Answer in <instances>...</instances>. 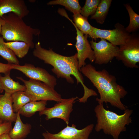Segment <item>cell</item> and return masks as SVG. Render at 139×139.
Masks as SVG:
<instances>
[{
  "label": "cell",
  "instance_id": "cell-18",
  "mask_svg": "<svg viewBox=\"0 0 139 139\" xmlns=\"http://www.w3.org/2000/svg\"><path fill=\"white\" fill-rule=\"evenodd\" d=\"M112 2V0H101L95 13L91 16L90 19L95 20L99 24H103L108 14Z\"/></svg>",
  "mask_w": 139,
  "mask_h": 139
},
{
  "label": "cell",
  "instance_id": "cell-29",
  "mask_svg": "<svg viewBox=\"0 0 139 139\" xmlns=\"http://www.w3.org/2000/svg\"><path fill=\"white\" fill-rule=\"evenodd\" d=\"M4 20L2 18L0 17V38L1 37V29L2 25L3 23Z\"/></svg>",
  "mask_w": 139,
  "mask_h": 139
},
{
  "label": "cell",
  "instance_id": "cell-28",
  "mask_svg": "<svg viewBox=\"0 0 139 139\" xmlns=\"http://www.w3.org/2000/svg\"><path fill=\"white\" fill-rule=\"evenodd\" d=\"M0 139H12L8 133H4L0 136Z\"/></svg>",
  "mask_w": 139,
  "mask_h": 139
},
{
  "label": "cell",
  "instance_id": "cell-10",
  "mask_svg": "<svg viewBox=\"0 0 139 139\" xmlns=\"http://www.w3.org/2000/svg\"><path fill=\"white\" fill-rule=\"evenodd\" d=\"M63 16L71 21L76 31L75 47L77 51L78 68L80 71L82 67L86 65L85 61L87 58L91 62L94 61V52L88 40V35L84 34L79 29L72 20L69 18L67 13L64 14Z\"/></svg>",
  "mask_w": 139,
  "mask_h": 139
},
{
  "label": "cell",
  "instance_id": "cell-30",
  "mask_svg": "<svg viewBox=\"0 0 139 139\" xmlns=\"http://www.w3.org/2000/svg\"><path fill=\"white\" fill-rule=\"evenodd\" d=\"M3 90L2 87L0 83V93L2 92Z\"/></svg>",
  "mask_w": 139,
  "mask_h": 139
},
{
  "label": "cell",
  "instance_id": "cell-20",
  "mask_svg": "<svg viewBox=\"0 0 139 139\" xmlns=\"http://www.w3.org/2000/svg\"><path fill=\"white\" fill-rule=\"evenodd\" d=\"M5 45L12 50L16 56L22 58L28 54L30 48L29 45L24 42L12 41L4 42Z\"/></svg>",
  "mask_w": 139,
  "mask_h": 139
},
{
  "label": "cell",
  "instance_id": "cell-15",
  "mask_svg": "<svg viewBox=\"0 0 139 139\" xmlns=\"http://www.w3.org/2000/svg\"><path fill=\"white\" fill-rule=\"evenodd\" d=\"M31 128L30 124L23 122L18 112L14 126L8 134L12 139H24L30 133Z\"/></svg>",
  "mask_w": 139,
  "mask_h": 139
},
{
  "label": "cell",
  "instance_id": "cell-7",
  "mask_svg": "<svg viewBox=\"0 0 139 139\" xmlns=\"http://www.w3.org/2000/svg\"><path fill=\"white\" fill-rule=\"evenodd\" d=\"M115 27L114 29L108 30L93 27L89 36L95 40L98 38L103 39L114 45L120 46L127 42L131 34L126 31L124 26L120 23H116Z\"/></svg>",
  "mask_w": 139,
  "mask_h": 139
},
{
  "label": "cell",
  "instance_id": "cell-17",
  "mask_svg": "<svg viewBox=\"0 0 139 139\" xmlns=\"http://www.w3.org/2000/svg\"><path fill=\"white\" fill-rule=\"evenodd\" d=\"M47 101H32L23 106L18 112L20 115L25 117H30L37 111L44 110L46 107Z\"/></svg>",
  "mask_w": 139,
  "mask_h": 139
},
{
  "label": "cell",
  "instance_id": "cell-14",
  "mask_svg": "<svg viewBox=\"0 0 139 139\" xmlns=\"http://www.w3.org/2000/svg\"><path fill=\"white\" fill-rule=\"evenodd\" d=\"M16 113L14 112L11 94L5 93L0 95V119L4 121L15 122Z\"/></svg>",
  "mask_w": 139,
  "mask_h": 139
},
{
  "label": "cell",
  "instance_id": "cell-26",
  "mask_svg": "<svg viewBox=\"0 0 139 139\" xmlns=\"http://www.w3.org/2000/svg\"><path fill=\"white\" fill-rule=\"evenodd\" d=\"M12 128V123L4 121L0 125V136L4 133H9Z\"/></svg>",
  "mask_w": 139,
  "mask_h": 139
},
{
  "label": "cell",
  "instance_id": "cell-25",
  "mask_svg": "<svg viewBox=\"0 0 139 139\" xmlns=\"http://www.w3.org/2000/svg\"><path fill=\"white\" fill-rule=\"evenodd\" d=\"M100 0H86L84 6L81 8L80 14L88 18L90 15H93L101 2Z\"/></svg>",
  "mask_w": 139,
  "mask_h": 139
},
{
  "label": "cell",
  "instance_id": "cell-3",
  "mask_svg": "<svg viewBox=\"0 0 139 139\" xmlns=\"http://www.w3.org/2000/svg\"><path fill=\"white\" fill-rule=\"evenodd\" d=\"M123 114L119 115L106 109L103 103H99L95 108L94 111L97 118L95 129L97 132L102 130L106 134L118 139L120 133L126 130V126L132 122L131 115L133 110L127 108Z\"/></svg>",
  "mask_w": 139,
  "mask_h": 139
},
{
  "label": "cell",
  "instance_id": "cell-23",
  "mask_svg": "<svg viewBox=\"0 0 139 139\" xmlns=\"http://www.w3.org/2000/svg\"><path fill=\"white\" fill-rule=\"evenodd\" d=\"M129 14V23L128 26L125 28L126 31L129 33L135 32L139 28V15L133 10L128 4L124 5Z\"/></svg>",
  "mask_w": 139,
  "mask_h": 139
},
{
  "label": "cell",
  "instance_id": "cell-2",
  "mask_svg": "<svg viewBox=\"0 0 139 139\" xmlns=\"http://www.w3.org/2000/svg\"><path fill=\"white\" fill-rule=\"evenodd\" d=\"M80 71L97 89L100 95L99 98H96L98 103H109L111 106L124 111L127 108L121 101L127 92L123 86L117 83L115 76L105 69L97 70L91 64L83 66Z\"/></svg>",
  "mask_w": 139,
  "mask_h": 139
},
{
  "label": "cell",
  "instance_id": "cell-8",
  "mask_svg": "<svg viewBox=\"0 0 139 139\" xmlns=\"http://www.w3.org/2000/svg\"><path fill=\"white\" fill-rule=\"evenodd\" d=\"M90 43L93 50L95 64L98 65L106 64L116 57L118 54L119 48L101 38L97 42L93 39Z\"/></svg>",
  "mask_w": 139,
  "mask_h": 139
},
{
  "label": "cell",
  "instance_id": "cell-31",
  "mask_svg": "<svg viewBox=\"0 0 139 139\" xmlns=\"http://www.w3.org/2000/svg\"><path fill=\"white\" fill-rule=\"evenodd\" d=\"M2 123V120L0 119V125Z\"/></svg>",
  "mask_w": 139,
  "mask_h": 139
},
{
  "label": "cell",
  "instance_id": "cell-21",
  "mask_svg": "<svg viewBox=\"0 0 139 139\" xmlns=\"http://www.w3.org/2000/svg\"><path fill=\"white\" fill-rule=\"evenodd\" d=\"M73 17L74 23L79 29L84 34L89 36L93 27L88 22V18L80 13L73 14Z\"/></svg>",
  "mask_w": 139,
  "mask_h": 139
},
{
  "label": "cell",
  "instance_id": "cell-6",
  "mask_svg": "<svg viewBox=\"0 0 139 139\" xmlns=\"http://www.w3.org/2000/svg\"><path fill=\"white\" fill-rule=\"evenodd\" d=\"M118 54L116 57L121 60L128 68H138L139 62V38L136 35L131 34L124 44L120 46Z\"/></svg>",
  "mask_w": 139,
  "mask_h": 139
},
{
  "label": "cell",
  "instance_id": "cell-5",
  "mask_svg": "<svg viewBox=\"0 0 139 139\" xmlns=\"http://www.w3.org/2000/svg\"><path fill=\"white\" fill-rule=\"evenodd\" d=\"M16 78L22 81L26 88L25 92L33 101H53L59 102L63 99L55 90L40 81L30 79L25 80L21 77Z\"/></svg>",
  "mask_w": 139,
  "mask_h": 139
},
{
  "label": "cell",
  "instance_id": "cell-11",
  "mask_svg": "<svg viewBox=\"0 0 139 139\" xmlns=\"http://www.w3.org/2000/svg\"><path fill=\"white\" fill-rule=\"evenodd\" d=\"M77 97L67 99H63L54 106L50 108L46 107L39 112L40 116H46L45 119L47 120L53 118H57L63 120L68 125L69 123L70 114L73 110V104Z\"/></svg>",
  "mask_w": 139,
  "mask_h": 139
},
{
  "label": "cell",
  "instance_id": "cell-16",
  "mask_svg": "<svg viewBox=\"0 0 139 139\" xmlns=\"http://www.w3.org/2000/svg\"><path fill=\"white\" fill-rule=\"evenodd\" d=\"M0 83L5 92L11 94L18 91H25L26 89L24 85L13 80L10 77V74L4 76L0 74Z\"/></svg>",
  "mask_w": 139,
  "mask_h": 139
},
{
  "label": "cell",
  "instance_id": "cell-13",
  "mask_svg": "<svg viewBox=\"0 0 139 139\" xmlns=\"http://www.w3.org/2000/svg\"><path fill=\"white\" fill-rule=\"evenodd\" d=\"M9 13L23 18L28 14L29 11L23 0H0V17Z\"/></svg>",
  "mask_w": 139,
  "mask_h": 139
},
{
  "label": "cell",
  "instance_id": "cell-1",
  "mask_svg": "<svg viewBox=\"0 0 139 139\" xmlns=\"http://www.w3.org/2000/svg\"><path fill=\"white\" fill-rule=\"evenodd\" d=\"M35 47L33 55L45 63L52 66L51 71L58 78L65 79L67 82L72 84L74 82L71 76L72 75L76 79L77 84L81 83L84 89L83 95L80 99L81 102L85 103L89 97L98 95L95 91L88 88L84 84L83 76L78 68L77 53L71 56H64L55 52L52 48L48 50L42 48L39 41L35 44Z\"/></svg>",
  "mask_w": 139,
  "mask_h": 139
},
{
  "label": "cell",
  "instance_id": "cell-24",
  "mask_svg": "<svg viewBox=\"0 0 139 139\" xmlns=\"http://www.w3.org/2000/svg\"><path fill=\"white\" fill-rule=\"evenodd\" d=\"M3 38H0V55L6 60L8 63L19 65V61L13 52L5 44Z\"/></svg>",
  "mask_w": 139,
  "mask_h": 139
},
{
  "label": "cell",
  "instance_id": "cell-27",
  "mask_svg": "<svg viewBox=\"0 0 139 139\" xmlns=\"http://www.w3.org/2000/svg\"><path fill=\"white\" fill-rule=\"evenodd\" d=\"M12 69L11 64H5L0 62V73H2L6 75L10 74Z\"/></svg>",
  "mask_w": 139,
  "mask_h": 139
},
{
  "label": "cell",
  "instance_id": "cell-22",
  "mask_svg": "<svg viewBox=\"0 0 139 139\" xmlns=\"http://www.w3.org/2000/svg\"><path fill=\"white\" fill-rule=\"evenodd\" d=\"M48 5H59L64 6L74 14L80 13L81 7L77 0H55L49 1Z\"/></svg>",
  "mask_w": 139,
  "mask_h": 139
},
{
  "label": "cell",
  "instance_id": "cell-12",
  "mask_svg": "<svg viewBox=\"0 0 139 139\" xmlns=\"http://www.w3.org/2000/svg\"><path fill=\"white\" fill-rule=\"evenodd\" d=\"M94 127V124H91L79 129L76 128L74 124L71 126L67 125L57 133L52 134L46 131L43 133L42 135L44 139H89Z\"/></svg>",
  "mask_w": 139,
  "mask_h": 139
},
{
  "label": "cell",
  "instance_id": "cell-9",
  "mask_svg": "<svg viewBox=\"0 0 139 139\" xmlns=\"http://www.w3.org/2000/svg\"><path fill=\"white\" fill-rule=\"evenodd\" d=\"M11 66L12 69L20 71L30 79L40 81L52 88L57 84L56 79L42 68L28 63L23 65L11 64Z\"/></svg>",
  "mask_w": 139,
  "mask_h": 139
},
{
  "label": "cell",
  "instance_id": "cell-19",
  "mask_svg": "<svg viewBox=\"0 0 139 139\" xmlns=\"http://www.w3.org/2000/svg\"><path fill=\"white\" fill-rule=\"evenodd\" d=\"M13 111L18 112L26 104L32 100L24 91L16 92L11 94Z\"/></svg>",
  "mask_w": 139,
  "mask_h": 139
},
{
  "label": "cell",
  "instance_id": "cell-4",
  "mask_svg": "<svg viewBox=\"0 0 139 139\" xmlns=\"http://www.w3.org/2000/svg\"><path fill=\"white\" fill-rule=\"evenodd\" d=\"M1 34L7 41H20L28 44L30 48H34L33 36L39 35L40 31L27 25L22 19L13 13L4 15Z\"/></svg>",
  "mask_w": 139,
  "mask_h": 139
}]
</instances>
